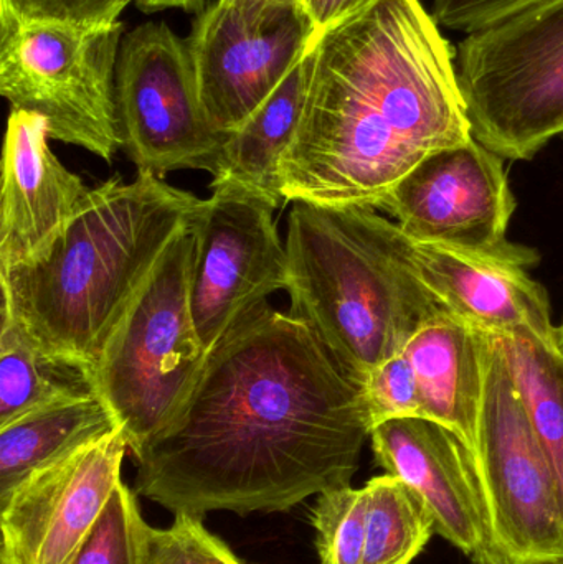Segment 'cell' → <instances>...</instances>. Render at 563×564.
<instances>
[{
	"label": "cell",
	"mask_w": 563,
	"mask_h": 564,
	"mask_svg": "<svg viewBox=\"0 0 563 564\" xmlns=\"http://www.w3.org/2000/svg\"><path fill=\"white\" fill-rule=\"evenodd\" d=\"M505 161L475 138L442 149L403 177L380 210L413 243L532 267L538 251L508 241L518 202Z\"/></svg>",
	"instance_id": "10"
},
{
	"label": "cell",
	"mask_w": 563,
	"mask_h": 564,
	"mask_svg": "<svg viewBox=\"0 0 563 564\" xmlns=\"http://www.w3.org/2000/svg\"><path fill=\"white\" fill-rule=\"evenodd\" d=\"M131 2L136 0H0V10L23 20L98 26L121 22Z\"/></svg>",
	"instance_id": "27"
},
{
	"label": "cell",
	"mask_w": 563,
	"mask_h": 564,
	"mask_svg": "<svg viewBox=\"0 0 563 564\" xmlns=\"http://www.w3.org/2000/svg\"><path fill=\"white\" fill-rule=\"evenodd\" d=\"M311 520L321 564H364L367 490L354 487L321 494Z\"/></svg>",
	"instance_id": "23"
},
{
	"label": "cell",
	"mask_w": 563,
	"mask_h": 564,
	"mask_svg": "<svg viewBox=\"0 0 563 564\" xmlns=\"http://www.w3.org/2000/svg\"><path fill=\"white\" fill-rule=\"evenodd\" d=\"M212 188L192 217L197 237L192 314L207 350L273 292L288 288L286 245L274 221L278 207L235 184Z\"/></svg>",
	"instance_id": "11"
},
{
	"label": "cell",
	"mask_w": 563,
	"mask_h": 564,
	"mask_svg": "<svg viewBox=\"0 0 563 564\" xmlns=\"http://www.w3.org/2000/svg\"><path fill=\"white\" fill-rule=\"evenodd\" d=\"M549 564H563V558H562V560H559V562L549 563Z\"/></svg>",
	"instance_id": "35"
},
{
	"label": "cell",
	"mask_w": 563,
	"mask_h": 564,
	"mask_svg": "<svg viewBox=\"0 0 563 564\" xmlns=\"http://www.w3.org/2000/svg\"><path fill=\"white\" fill-rule=\"evenodd\" d=\"M202 198L149 171L89 188L43 260L0 273L2 318L96 368L159 258Z\"/></svg>",
	"instance_id": "3"
},
{
	"label": "cell",
	"mask_w": 563,
	"mask_h": 564,
	"mask_svg": "<svg viewBox=\"0 0 563 564\" xmlns=\"http://www.w3.org/2000/svg\"><path fill=\"white\" fill-rule=\"evenodd\" d=\"M291 204L284 241L290 314L364 383L448 311L420 280L413 241L396 221L376 208Z\"/></svg>",
	"instance_id": "4"
},
{
	"label": "cell",
	"mask_w": 563,
	"mask_h": 564,
	"mask_svg": "<svg viewBox=\"0 0 563 564\" xmlns=\"http://www.w3.org/2000/svg\"><path fill=\"white\" fill-rule=\"evenodd\" d=\"M376 2L377 0H300L301 12L304 13L313 30L311 46L327 30L339 25L344 20L362 12Z\"/></svg>",
	"instance_id": "29"
},
{
	"label": "cell",
	"mask_w": 563,
	"mask_h": 564,
	"mask_svg": "<svg viewBox=\"0 0 563 564\" xmlns=\"http://www.w3.org/2000/svg\"><path fill=\"white\" fill-rule=\"evenodd\" d=\"M555 337H557L559 347H561V350L563 351V324L561 327H557V335H555Z\"/></svg>",
	"instance_id": "33"
},
{
	"label": "cell",
	"mask_w": 563,
	"mask_h": 564,
	"mask_svg": "<svg viewBox=\"0 0 563 564\" xmlns=\"http://www.w3.org/2000/svg\"><path fill=\"white\" fill-rule=\"evenodd\" d=\"M144 12H161L167 9H181L185 12L201 13L207 7V0H136Z\"/></svg>",
	"instance_id": "30"
},
{
	"label": "cell",
	"mask_w": 563,
	"mask_h": 564,
	"mask_svg": "<svg viewBox=\"0 0 563 564\" xmlns=\"http://www.w3.org/2000/svg\"><path fill=\"white\" fill-rule=\"evenodd\" d=\"M48 141L45 119L10 111L2 158L0 273L43 260L88 194Z\"/></svg>",
	"instance_id": "15"
},
{
	"label": "cell",
	"mask_w": 563,
	"mask_h": 564,
	"mask_svg": "<svg viewBox=\"0 0 563 564\" xmlns=\"http://www.w3.org/2000/svg\"><path fill=\"white\" fill-rule=\"evenodd\" d=\"M456 76L473 135L528 161L563 134V0H541L466 33Z\"/></svg>",
	"instance_id": "6"
},
{
	"label": "cell",
	"mask_w": 563,
	"mask_h": 564,
	"mask_svg": "<svg viewBox=\"0 0 563 564\" xmlns=\"http://www.w3.org/2000/svg\"><path fill=\"white\" fill-rule=\"evenodd\" d=\"M541 0H433L432 15L443 29L472 33Z\"/></svg>",
	"instance_id": "28"
},
{
	"label": "cell",
	"mask_w": 563,
	"mask_h": 564,
	"mask_svg": "<svg viewBox=\"0 0 563 564\" xmlns=\"http://www.w3.org/2000/svg\"><path fill=\"white\" fill-rule=\"evenodd\" d=\"M128 449L118 427L0 497V564H73L122 482Z\"/></svg>",
	"instance_id": "13"
},
{
	"label": "cell",
	"mask_w": 563,
	"mask_h": 564,
	"mask_svg": "<svg viewBox=\"0 0 563 564\" xmlns=\"http://www.w3.org/2000/svg\"><path fill=\"white\" fill-rule=\"evenodd\" d=\"M310 52L286 73L267 101L228 139L212 187L235 184L280 207V162L290 149L306 101Z\"/></svg>",
	"instance_id": "18"
},
{
	"label": "cell",
	"mask_w": 563,
	"mask_h": 564,
	"mask_svg": "<svg viewBox=\"0 0 563 564\" xmlns=\"http://www.w3.org/2000/svg\"><path fill=\"white\" fill-rule=\"evenodd\" d=\"M231 564H245V563L241 562V560H238L237 556H234V562H231Z\"/></svg>",
	"instance_id": "34"
},
{
	"label": "cell",
	"mask_w": 563,
	"mask_h": 564,
	"mask_svg": "<svg viewBox=\"0 0 563 564\" xmlns=\"http://www.w3.org/2000/svg\"><path fill=\"white\" fill-rule=\"evenodd\" d=\"M149 530L134 492L121 482L73 564H144Z\"/></svg>",
	"instance_id": "24"
},
{
	"label": "cell",
	"mask_w": 563,
	"mask_h": 564,
	"mask_svg": "<svg viewBox=\"0 0 563 564\" xmlns=\"http://www.w3.org/2000/svg\"><path fill=\"white\" fill-rule=\"evenodd\" d=\"M555 335L521 330L498 338L554 473L563 517V351Z\"/></svg>",
	"instance_id": "21"
},
{
	"label": "cell",
	"mask_w": 563,
	"mask_h": 564,
	"mask_svg": "<svg viewBox=\"0 0 563 564\" xmlns=\"http://www.w3.org/2000/svg\"><path fill=\"white\" fill-rule=\"evenodd\" d=\"M413 261L440 304L486 334L531 330L551 337L557 332L548 292L522 264L422 243H413Z\"/></svg>",
	"instance_id": "16"
},
{
	"label": "cell",
	"mask_w": 563,
	"mask_h": 564,
	"mask_svg": "<svg viewBox=\"0 0 563 564\" xmlns=\"http://www.w3.org/2000/svg\"><path fill=\"white\" fill-rule=\"evenodd\" d=\"M124 25L23 20L0 10V93L39 115L50 139L111 162L122 148L116 69Z\"/></svg>",
	"instance_id": "7"
},
{
	"label": "cell",
	"mask_w": 563,
	"mask_h": 564,
	"mask_svg": "<svg viewBox=\"0 0 563 564\" xmlns=\"http://www.w3.org/2000/svg\"><path fill=\"white\" fill-rule=\"evenodd\" d=\"M234 552L205 529L202 519L175 513L169 529L149 530L144 564H231Z\"/></svg>",
	"instance_id": "25"
},
{
	"label": "cell",
	"mask_w": 563,
	"mask_h": 564,
	"mask_svg": "<svg viewBox=\"0 0 563 564\" xmlns=\"http://www.w3.org/2000/svg\"><path fill=\"white\" fill-rule=\"evenodd\" d=\"M118 427L101 397L53 404L0 427V497L42 467Z\"/></svg>",
	"instance_id": "20"
},
{
	"label": "cell",
	"mask_w": 563,
	"mask_h": 564,
	"mask_svg": "<svg viewBox=\"0 0 563 564\" xmlns=\"http://www.w3.org/2000/svg\"><path fill=\"white\" fill-rule=\"evenodd\" d=\"M370 433L362 381L267 302L208 350L177 413L134 456L136 492L198 519L288 512L349 487Z\"/></svg>",
	"instance_id": "1"
},
{
	"label": "cell",
	"mask_w": 563,
	"mask_h": 564,
	"mask_svg": "<svg viewBox=\"0 0 563 564\" xmlns=\"http://www.w3.org/2000/svg\"><path fill=\"white\" fill-rule=\"evenodd\" d=\"M192 217L159 258L96 364L99 397L134 456L177 413L208 354L192 314L197 250Z\"/></svg>",
	"instance_id": "5"
},
{
	"label": "cell",
	"mask_w": 563,
	"mask_h": 564,
	"mask_svg": "<svg viewBox=\"0 0 563 564\" xmlns=\"http://www.w3.org/2000/svg\"><path fill=\"white\" fill-rule=\"evenodd\" d=\"M313 30L300 7L208 3L187 39L198 96L217 131L234 134L306 55Z\"/></svg>",
	"instance_id": "12"
},
{
	"label": "cell",
	"mask_w": 563,
	"mask_h": 564,
	"mask_svg": "<svg viewBox=\"0 0 563 564\" xmlns=\"http://www.w3.org/2000/svg\"><path fill=\"white\" fill-rule=\"evenodd\" d=\"M370 441L377 464L422 497L446 542L469 556L495 543L475 454L455 431L429 417H399L377 424Z\"/></svg>",
	"instance_id": "14"
},
{
	"label": "cell",
	"mask_w": 563,
	"mask_h": 564,
	"mask_svg": "<svg viewBox=\"0 0 563 564\" xmlns=\"http://www.w3.org/2000/svg\"><path fill=\"white\" fill-rule=\"evenodd\" d=\"M99 397L96 368L40 347L17 322L0 330V427L69 401Z\"/></svg>",
	"instance_id": "19"
},
{
	"label": "cell",
	"mask_w": 563,
	"mask_h": 564,
	"mask_svg": "<svg viewBox=\"0 0 563 564\" xmlns=\"http://www.w3.org/2000/svg\"><path fill=\"white\" fill-rule=\"evenodd\" d=\"M250 10L274 9V7H300V0H221Z\"/></svg>",
	"instance_id": "32"
},
{
	"label": "cell",
	"mask_w": 563,
	"mask_h": 564,
	"mask_svg": "<svg viewBox=\"0 0 563 564\" xmlns=\"http://www.w3.org/2000/svg\"><path fill=\"white\" fill-rule=\"evenodd\" d=\"M475 463L492 542L509 562L549 564L562 560L563 517L554 473L499 338L491 334Z\"/></svg>",
	"instance_id": "8"
},
{
	"label": "cell",
	"mask_w": 563,
	"mask_h": 564,
	"mask_svg": "<svg viewBox=\"0 0 563 564\" xmlns=\"http://www.w3.org/2000/svg\"><path fill=\"white\" fill-rule=\"evenodd\" d=\"M307 52L306 101L280 162L284 200L380 210L420 162L475 138L455 53L420 0H377Z\"/></svg>",
	"instance_id": "2"
},
{
	"label": "cell",
	"mask_w": 563,
	"mask_h": 564,
	"mask_svg": "<svg viewBox=\"0 0 563 564\" xmlns=\"http://www.w3.org/2000/svg\"><path fill=\"white\" fill-rule=\"evenodd\" d=\"M364 564H410L435 535L422 497L399 477L383 474L366 484Z\"/></svg>",
	"instance_id": "22"
},
{
	"label": "cell",
	"mask_w": 563,
	"mask_h": 564,
	"mask_svg": "<svg viewBox=\"0 0 563 564\" xmlns=\"http://www.w3.org/2000/svg\"><path fill=\"white\" fill-rule=\"evenodd\" d=\"M469 558H472V564H512L495 543L473 553Z\"/></svg>",
	"instance_id": "31"
},
{
	"label": "cell",
	"mask_w": 563,
	"mask_h": 564,
	"mask_svg": "<svg viewBox=\"0 0 563 564\" xmlns=\"http://www.w3.org/2000/svg\"><path fill=\"white\" fill-rule=\"evenodd\" d=\"M364 393L372 430L383 421L422 416L415 373L403 351L370 371L364 381Z\"/></svg>",
	"instance_id": "26"
},
{
	"label": "cell",
	"mask_w": 563,
	"mask_h": 564,
	"mask_svg": "<svg viewBox=\"0 0 563 564\" xmlns=\"http://www.w3.org/2000/svg\"><path fill=\"white\" fill-rule=\"evenodd\" d=\"M489 334L445 312L410 338L422 416L455 431L475 454L488 378Z\"/></svg>",
	"instance_id": "17"
},
{
	"label": "cell",
	"mask_w": 563,
	"mask_h": 564,
	"mask_svg": "<svg viewBox=\"0 0 563 564\" xmlns=\"http://www.w3.org/2000/svg\"><path fill=\"white\" fill-rule=\"evenodd\" d=\"M116 102L122 148L138 171L217 174L231 134L208 121L187 40L167 23H142L122 39Z\"/></svg>",
	"instance_id": "9"
}]
</instances>
